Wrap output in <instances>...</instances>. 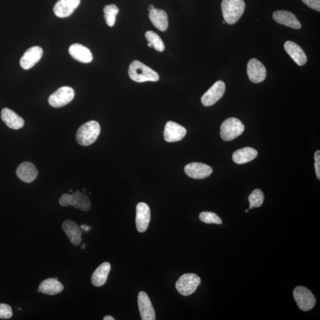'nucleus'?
<instances>
[{
	"label": "nucleus",
	"instance_id": "18",
	"mask_svg": "<svg viewBox=\"0 0 320 320\" xmlns=\"http://www.w3.org/2000/svg\"><path fill=\"white\" fill-rule=\"evenodd\" d=\"M16 175L22 181L30 183L36 179L38 175V170L31 162H24L17 168Z\"/></svg>",
	"mask_w": 320,
	"mask_h": 320
},
{
	"label": "nucleus",
	"instance_id": "27",
	"mask_svg": "<svg viewBox=\"0 0 320 320\" xmlns=\"http://www.w3.org/2000/svg\"><path fill=\"white\" fill-rule=\"evenodd\" d=\"M104 18L106 24L110 27H113L116 22V16L119 13V9L115 5H107L104 7Z\"/></svg>",
	"mask_w": 320,
	"mask_h": 320
},
{
	"label": "nucleus",
	"instance_id": "14",
	"mask_svg": "<svg viewBox=\"0 0 320 320\" xmlns=\"http://www.w3.org/2000/svg\"><path fill=\"white\" fill-rule=\"evenodd\" d=\"M138 304L142 320H155L156 312L148 295L141 291L138 293Z\"/></svg>",
	"mask_w": 320,
	"mask_h": 320
},
{
	"label": "nucleus",
	"instance_id": "25",
	"mask_svg": "<svg viewBox=\"0 0 320 320\" xmlns=\"http://www.w3.org/2000/svg\"><path fill=\"white\" fill-rule=\"evenodd\" d=\"M258 153L252 147H245L235 151L233 154V160L237 164H243L255 159Z\"/></svg>",
	"mask_w": 320,
	"mask_h": 320
},
{
	"label": "nucleus",
	"instance_id": "23",
	"mask_svg": "<svg viewBox=\"0 0 320 320\" xmlns=\"http://www.w3.org/2000/svg\"><path fill=\"white\" fill-rule=\"evenodd\" d=\"M149 18L154 27L159 30L162 32L167 30L168 27V16L165 11L154 9L150 12Z\"/></svg>",
	"mask_w": 320,
	"mask_h": 320
},
{
	"label": "nucleus",
	"instance_id": "3",
	"mask_svg": "<svg viewBox=\"0 0 320 320\" xmlns=\"http://www.w3.org/2000/svg\"><path fill=\"white\" fill-rule=\"evenodd\" d=\"M245 8L243 0H223L221 9L224 20L228 24H235L243 14Z\"/></svg>",
	"mask_w": 320,
	"mask_h": 320
},
{
	"label": "nucleus",
	"instance_id": "11",
	"mask_svg": "<svg viewBox=\"0 0 320 320\" xmlns=\"http://www.w3.org/2000/svg\"><path fill=\"white\" fill-rule=\"evenodd\" d=\"M266 69L264 65L256 58L250 60L248 64V75L254 83L263 82L266 77Z\"/></svg>",
	"mask_w": 320,
	"mask_h": 320
},
{
	"label": "nucleus",
	"instance_id": "35",
	"mask_svg": "<svg viewBox=\"0 0 320 320\" xmlns=\"http://www.w3.org/2000/svg\"><path fill=\"white\" fill-rule=\"evenodd\" d=\"M154 9H156L155 7H154V6L153 5H151L149 7L148 10L149 11V12H151V11H152Z\"/></svg>",
	"mask_w": 320,
	"mask_h": 320
},
{
	"label": "nucleus",
	"instance_id": "40",
	"mask_svg": "<svg viewBox=\"0 0 320 320\" xmlns=\"http://www.w3.org/2000/svg\"><path fill=\"white\" fill-rule=\"evenodd\" d=\"M248 211H249V209H247V210H245V212L246 213H248Z\"/></svg>",
	"mask_w": 320,
	"mask_h": 320
},
{
	"label": "nucleus",
	"instance_id": "24",
	"mask_svg": "<svg viewBox=\"0 0 320 320\" xmlns=\"http://www.w3.org/2000/svg\"><path fill=\"white\" fill-rule=\"evenodd\" d=\"M110 269H111V266L109 262H106L101 264L91 276L92 285L96 287L104 285L108 279Z\"/></svg>",
	"mask_w": 320,
	"mask_h": 320
},
{
	"label": "nucleus",
	"instance_id": "26",
	"mask_svg": "<svg viewBox=\"0 0 320 320\" xmlns=\"http://www.w3.org/2000/svg\"><path fill=\"white\" fill-rule=\"evenodd\" d=\"M39 289L40 292L46 295L54 296L64 290V285L55 278H49L40 283Z\"/></svg>",
	"mask_w": 320,
	"mask_h": 320
},
{
	"label": "nucleus",
	"instance_id": "41",
	"mask_svg": "<svg viewBox=\"0 0 320 320\" xmlns=\"http://www.w3.org/2000/svg\"><path fill=\"white\" fill-rule=\"evenodd\" d=\"M226 23V21H223V24H225Z\"/></svg>",
	"mask_w": 320,
	"mask_h": 320
},
{
	"label": "nucleus",
	"instance_id": "31",
	"mask_svg": "<svg viewBox=\"0 0 320 320\" xmlns=\"http://www.w3.org/2000/svg\"><path fill=\"white\" fill-rule=\"evenodd\" d=\"M12 307L8 304H0V318L9 319L12 318Z\"/></svg>",
	"mask_w": 320,
	"mask_h": 320
},
{
	"label": "nucleus",
	"instance_id": "34",
	"mask_svg": "<svg viewBox=\"0 0 320 320\" xmlns=\"http://www.w3.org/2000/svg\"><path fill=\"white\" fill-rule=\"evenodd\" d=\"M115 318H114L113 317H112V316H110V315H106L104 318V320H115Z\"/></svg>",
	"mask_w": 320,
	"mask_h": 320
},
{
	"label": "nucleus",
	"instance_id": "21",
	"mask_svg": "<svg viewBox=\"0 0 320 320\" xmlns=\"http://www.w3.org/2000/svg\"><path fill=\"white\" fill-rule=\"evenodd\" d=\"M69 53L75 60L83 63H90L93 60L90 50L81 44H72L69 47Z\"/></svg>",
	"mask_w": 320,
	"mask_h": 320
},
{
	"label": "nucleus",
	"instance_id": "32",
	"mask_svg": "<svg viewBox=\"0 0 320 320\" xmlns=\"http://www.w3.org/2000/svg\"><path fill=\"white\" fill-rule=\"evenodd\" d=\"M302 1L310 8L320 12V0H302Z\"/></svg>",
	"mask_w": 320,
	"mask_h": 320
},
{
	"label": "nucleus",
	"instance_id": "9",
	"mask_svg": "<svg viewBox=\"0 0 320 320\" xmlns=\"http://www.w3.org/2000/svg\"><path fill=\"white\" fill-rule=\"evenodd\" d=\"M226 91V84L223 81H218L202 97V104L205 106H211L221 99Z\"/></svg>",
	"mask_w": 320,
	"mask_h": 320
},
{
	"label": "nucleus",
	"instance_id": "42",
	"mask_svg": "<svg viewBox=\"0 0 320 320\" xmlns=\"http://www.w3.org/2000/svg\"><path fill=\"white\" fill-rule=\"evenodd\" d=\"M55 279H56V280H58V278H55Z\"/></svg>",
	"mask_w": 320,
	"mask_h": 320
},
{
	"label": "nucleus",
	"instance_id": "2",
	"mask_svg": "<svg viewBox=\"0 0 320 320\" xmlns=\"http://www.w3.org/2000/svg\"><path fill=\"white\" fill-rule=\"evenodd\" d=\"M101 131L100 124L96 121H89L83 124L77 131V141L81 145L89 146L97 140Z\"/></svg>",
	"mask_w": 320,
	"mask_h": 320
},
{
	"label": "nucleus",
	"instance_id": "28",
	"mask_svg": "<svg viewBox=\"0 0 320 320\" xmlns=\"http://www.w3.org/2000/svg\"><path fill=\"white\" fill-rule=\"evenodd\" d=\"M145 38L148 40L149 43L156 51L159 52H163L165 50L164 43L161 39L159 35L156 32L153 31H148L146 32Z\"/></svg>",
	"mask_w": 320,
	"mask_h": 320
},
{
	"label": "nucleus",
	"instance_id": "6",
	"mask_svg": "<svg viewBox=\"0 0 320 320\" xmlns=\"http://www.w3.org/2000/svg\"><path fill=\"white\" fill-rule=\"evenodd\" d=\"M201 283V279L197 275L184 274L176 282V288L182 296H189L196 291Z\"/></svg>",
	"mask_w": 320,
	"mask_h": 320
},
{
	"label": "nucleus",
	"instance_id": "4",
	"mask_svg": "<svg viewBox=\"0 0 320 320\" xmlns=\"http://www.w3.org/2000/svg\"><path fill=\"white\" fill-rule=\"evenodd\" d=\"M59 203L62 207H72L83 211H89L91 208V201L86 194L81 193L79 191L73 192L72 194H64L59 200Z\"/></svg>",
	"mask_w": 320,
	"mask_h": 320
},
{
	"label": "nucleus",
	"instance_id": "10",
	"mask_svg": "<svg viewBox=\"0 0 320 320\" xmlns=\"http://www.w3.org/2000/svg\"><path fill=\"white\" fill-rule=\"evenodd\" d=\"M151 219L149 206L144 202L139 203L136 208V226L139 233H144L148 229Z\"/></svg>",
	"mask_w": 320,
	"mask_h": 320
},
{
	"label": "nucleus",
	"instance_id": "8",
	"mask_svg": "<svg viewBox=\"0 0 320 320\" xmlns=\"http://www.w3.org/2000/svg\"><path fill=\"white\" fill-rule=\"evenodd\" d=\"M75 91L70 87H60L50 95L49 104L55 108H61L70 103L75 97Z\"/></svg>",
	"mask_w": 320,
	"mask_h": 320
},
{
	"label": "nucleus",
	"instance_id": "30",
	"mask_svg": "<svg viewBox=\"0 0 320 320\" xmlns=\"http://www.w3.org/2000/svg\"><path fill=\"white\" fill-rule=\"evenodd\" d=\"M200 219L202 222L206 224H221L223 220L215 213L211 212H202L200 214Z\"/></svg>",
	"mask_w": 320,
	"mask_h": 320
},
{
	"label": "nucleus",
	"instance_id": "38",
	"mask_svg": "<svg viewBox=\"0 0 320 320\" xmlns=\"http://www.w3.org/2000/svg\"><path fill=\"white\" fill-rule=\"evenodd\" d=\"M37 292H38L39 293L41 292H40V289L39 288L38 289V290H37Z\"/></svg>",
	"mask_w": 320,
	"mask_h": 320
},
{
	"label": "nucleus",
	"instance_id": "37",
	"mask_svg": "<svg viewBox=\"0 0 320 320\" xmlns=\"http://www.w3.org/2000/svg\"><path fill=\"white\" fill-rule=\"evenodd\" d=\"M86 248V244L84 243L83 245L82 246V249H85Z\"/></svg>",
	"mask_w": 320,
	"mask_h": 320
},
{
	"label": "nucleus",
	"instance_id": "16",
	"mask_svg": "<svg viewBox=\"0 0 320 320\" xmlns=\"http://www.w3.org/2000/svg\"><path fill=\"white\" fill-rule=\"evenodd\" d=\"M81 0H58L54 7V12L57 17H68L80 5Z\"/></svg>",
	"mask_w": 320,
	"mask_h": 320
},
{
	"label": "nucleus",
	"instance_id": "36",
	"mask_svg": "<svg viewBox=\"0 0 320 320\" xmlns=\"http://www.w3.org/2000/svg\"><path fill=\"white\" fill-rule=\"evenodd\" d=\"M82 229L84 230H86V231H88L89 230V227L85 226H82Z\"/></svg>",
	"mask_w": 320,
	"mask_h": 320
},
{
	"label": "nucleus",
	"instance_id": "19",
	"mask_svg": "<svg viewBox=\"0 0 320 320\" xmlns=\"http://www.w3.org/2000/svg\"><path fill=\"white\" fill-rule=\"evenodd\" d=\"M284 48L287 54L292 59L294 62L299 66L304 65L307 63V57L304 50L295 42L287 41L284 44Z\"/></svg>",
	"mask_w": 320,
	"mask_h": 320
},
{
	"label": "nucleus",
	"instance_id": "13",
	"mask_svg": "<svg viewBox=\"0 0 320 320\" xmlns=\"http://www.w3.org/2000/svg\"><path fill=\"white\" fill-rule=\"evenodd\" d=\"M184 170L189 178L194 179H203L208 178L213 172L212 167L209 165L201 163H196V162L187 164Z\"/></svg>",
	"mask_w": 320,
	"mask_h": 320
},
{
	"label": "nucleus",
	"instance_id": "7",
	"mask_svg": "<svg viewBox=\"0 0 320 320\" xmlns=\"http://www.w3.org/2000/svg\"><path fill=\"white\" fill-rule=\"evenodd\" d=\"M293 296L301 310L308 311L314 307L316 304L315 298L311 290L306 287H296L293 290Z\"/></svg>",
	"mask_w": 320,
	"mask_h": 320
},
{
	"label": "nucleus",
	"instance_id": "17",
	"mask_svg": "<svg viewBox=\"0 0 320 320\" xmlns=\"http://www.w3.org/2000/svg\"><path fill=\"white\" fill-rule=\"evenodd\" d=\"M273 18L277 23L295 29L301 28V24L293 13L288 11L278 10L273 14Z\"/></svg>",
	"mask_w": 320,
	"mask_h": 320
},
{
	"label": "nucleus",
	"instance_id": "15",
	"mask_svg": "<svg viewBox=\"0 0 320 320\" xmlns=\"http://www.w3.org/2000/svg\"><path fill=\"white\" fill-rule=\"evenodd\" d=\"M43 55V50L36 46L28 49L20 59L21 67L26 70L31 69L40 60Z\"/></svg>",
	"mask_w": 320,
	"mask_h": 320
},
{
	"label": "nucleus",
	"instance_id": "5",
	"mask_svg": "<svg viewBox=\"0 0 320 320\" xmlns=\"http://www.w3.org/2000/svg\"><path fill=\"white\" fill-rule=\"evenodd\" d=\"M244 131L241 121L235 117L224 120L220 126V137L225 141H231L241 135Z\"/></svg>",
	"mask_w": 320,
	"mask_h": 320
},
{
	"label": "nucleus",
	"instance_id": "12",
	"mask_svg": "<svg viewBox=\"0 0 320 320\" xmlns=\"http://www.w3.org/2000/svg\"><path fill=\"white\" fill-rule=\"evenodd\" d=\"M187 131L185 127L177 123L168 121L165 125L164 136L165 141L175 142L181 141L185 137Z\"/></svg>",
	"mask_w": 320,
	"mask_h": 320
},
{
	"label": "nucleus",
	"instance_id": "20",
	"mask_svg": "<svg viewBox=\"0 0 320 320\" xmlns=\"http://www.w3.org/2000/svg\"><path fill=\"white\" fill-rule=\"evenodd\" d=\"M62 228L73 245L78 246L81 244L82 233L77 223L72 220H65L62 224Z\"/></svg>",
	"mask_w": 320,
	"mask_h": 320
},
{
	"label": "nucleus",
	"instance_id": "1",
	"mask_svg": "<svg viewBox=\"0 0 320 320\" xmlns=\"http://www.w3.org/2000/svg\"><path fill=\"white\" fill-rule=\"evenodd\" d=\"M128 73L130 78L137 83L156 82L160 79L157 72L137 60L134 61L130 64Z\"/></svg>",
	"mask_w": 320,
	"mask_h": 320
},
{
	"label": "nucleus",
	"instance_id": "39",
	"mask_svg": "<svg viewBox=\"0 0 320 320\" xmlns=\"http://www.w3.org/2000/svg\"><path fill=\"white\" fill-rule=\"evenodd\" d=\"M148 46H149V47H152V45H151V44H150V43H148Z\"/></svg>",
	"mask_w": 320,
	"mask_h": 320
},
{
	"label": "nucleus",
	"instance_id": "29",
	"mask_svg": "<svg viewBox=\"0 0 320 320\" xmlns=\"http://www.w3.org/2000/svg\"><path fill=\"white\" fill-rule=\"evenodd\" d=\"M264 200V196L262 190L259 189L253 190L249 196V201L250 202L249 209L261 207L263 203Z\"/></svg>",
	"mask_w": 320,
	"mask_h": 320
},
{
	"label": "nucleus",
	"instance_id": "33",
	"mask_svg": "<svg viewBox=\"0 0 320 320\" xmlns=\"http://www.w3.org/2000/svg\"><path fill=\"white\" fill-rule=\"evenodd\" d=\"M315 164L314 167L315 169L316 175L318 180H320V152L319 150L317 151L315 153L314 155Z\"/></svg>",
	"mask_w": 320,
	"mask_h": 320
},
{
	"label": "nucleus",
	"instance_id": "22",
	"mask_svg": "<svg viewBox=\"0 0 320 320\" xmlns=\"http://www.w3.org/2000/svg\"><path fill=\"white\" fill-rule=\"evenodd\" d=\"M2 119L7 127L13 130H19L24 125V120L9 108H4L2 110Z\"/></svg>",
	"mask_w": 320,
	"mask_h": 320
}]
</instances>
